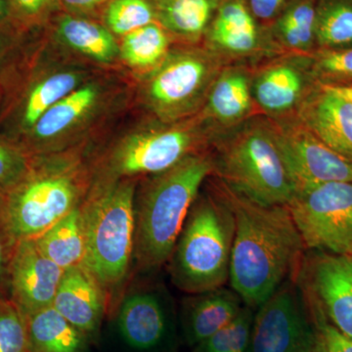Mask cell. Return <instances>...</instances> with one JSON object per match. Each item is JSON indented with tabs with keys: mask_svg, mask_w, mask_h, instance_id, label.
I'll use <instances>...</instances> for the list:
<instances>
[{
	"mask_svg": "<svg viewBox=\"0 0 352 352\" xmlns=\"http://www.w3.org/2000/svg\"><path fill=\"white\" fill-rule=\"evenodd\" d=\"M340 92L342 96L346 97L349 101L352 102V83L351 85H344V87H333Z\"/></svg>",
	"mask_w": 352,
	"mask_h": 352,
	"instance_id": "b9f144b4",
	"label": "cell"
},
{
	"mask_svg": "<svg viewBox=\"0 0 352 352\" xmlns=\"http://www.w3.org/2000/svg\"><path fill=\"white\" fill-rule=\"evenodd\" d=\"M291 0H245L252 15L264 28L278 19Z\"/></svg>",
	"mask_w": 352,
	"mask_h": 352,
	"instance_id": "f35d334b",
	"label": "cell"
},
{
	"mask_svg": "<svg viewBox=\"0 0 352 352\" xmlns=\"http://www.w3.org/2000/svg\"><path fill=\"white\" fill-rule=\"evenodd\" d=\"M310 309L316 329L315 352H352V338L331 325L320 312L312 307Z\"/></svg>",
	"mask_w": 352,
	"mask_h": 352,
	"instance_id": "d590c367",
	"label": "cell"
},
{
	"mask_svg": "<svg viewBox=\"0 0 352 352\" xmlns=\"http://www.w3.org/2000/svg\"><path fill=\"white\" fill-rule=\"evenodd\" d=\"M318 0H291L268 28L273 41L284 53L312 55L316 52L315 20Z\"/></svg>",
	"mask_w": 352,
	"mask_h": 352,
	"instance_id": "484cf974",
	"label": "cell"
},
{
	"mask_svg": "<svg viewBox=\"0 0 352 352\" xmlns=\"http://www.w3.org/2000/svg\"><path fill=\"white\" fill-rule=\"evenodd\" d=\"M29 28L12 20L0 24V74L2 68L19 48L23 34Z\"/></svg>",
	"mask_w": 352,
	"mask_h": 352,
	"instance_id": "74e56055",
	"label": "cell"
},
{
	"mask_svg": "<svg viewBox=\"0 0 352 352\" xmlns=\"http://www.w3.org/2000/svg\"><path fill=\"white\" fill-rule=\"evenodd\" d=\"M288 208L305 249L352 256V182L303 190Z\"/></svg>",
	"mask_w": 352,
	"mask_h": 352,
	"instance_id": "9c48e42d",
	"label": "cell"
},
{
	"mask_svg": "<svg viewBox=\"0 0 352 352\" xmlns=\"http://www.w3.org/2000/svg\"><path fill=\"white\" fill-rule=\"evenodd\" d=\"M3 85V82L0 80V118H1L6 103V90H4Z\"/></svg>",
	"mask_w": 352,
	"mask_h": 352,
	"instance_id": "7bdbcfd3",
	"label": "cell"
},
{
	"mask_svg": "<svg viewBox=\"0 0 352 352\" xmlns=\"http://www.w3.org/2000/svg\"><path fill=\"white\" fill-rule=\"evenodd\" d=\"M173 44L168 32L153 22L122 36L120 57L131 68L148 74L163 63Z\"/></svg>",
	"mask_w": 352,
	"mask_h": 352,
	"instance_id": "83f0119b",
	"label": "cell"
},
{
	"mask_svg": "<svg viewBox=\"0 0 352 352\" xmlns=\"http://www.w3.org/2000/svg\"><path fill=\"white\" fill-rule=\"evenodd\" d=\"M17 241L9 232L0 214V298L10 300L9 293V268Z\"/></svg>",
	"mask_w": 352,
	"mask_h": 352,
	"instance_id": "8d00e7d4",
	"label": "cell"
},
{
	"mask_svg": "<svg viewBox=\"0 0 352 352\" xmlns=\"http://www.w3.org/2000/svg\"><path fill=\"white\" fill-rule=\"evenodd\" d=\"M118 325L124 342L140 351H154L168 335V307L163 294L143 291L127 296L120 305Z\"/></svg>",
	"mask_w": 352,
	"mask_h": 352,
	"instance_id": "44dd1931",
	"label": "cell"
},
{
	"mask_svg": "<svg viewBox=\"0 0 352 352\" xmlns=\"http://www.w3.org/2000/svg\"><path fill=\"white\" fill-rule=\"evenodd\" d=\"M268 120L296 193L324 183L352 182L351 162L322 142L298 116Z\"/></svg>",
	"mask_w": 352,
	"mask_h": 352,
	"instance_id": "8fae6325",
	"label": "cell"
},
{
	"mask_svg": "<svg viewBox=\"0 0 352 352\" xmlns=\"http://www.w3.org/2000/svg\"><path fill=\"white\" fill-rule=\"evenodd\" d=\"M7 102L0 118V133L19 143L44 113L85 83V74L62 69L29 76Z\"/></svg>",
	"mask_w": 352,
	"mask_h": 352,
	"instance_id": "9a60e30c",
	"label": "cell"
},
{
	"mask_svg": "<svg viewBox=\"0 0 352 352\" xmlns=\"http://www.w3.org/2000/svg\"><path fill=\"white\" fill-rule=\"evenodd\" d=\"M0 352H28L25 316L8 298H0Z\"/></svg>",
	"mask_w": 352,
	"mask_h": 352,
	"instance_id": "836d02e7",
	"label": "cell"
},
{
	"mask_svg": "<svg viewBox=\"0 0 352 352\" xmlns=\"http://www.w3.org/2000/svg\"><path fill=\"white\" fill-rule=\"evenodd\" d=\"M254 308L244 305L233 321L195 346L194 352H245L251 337Z\"/></svg>",
	"mask_w": 352,
	"mask_h": 352,
	"instance_id": "4dcf8cb0",
	"label": "cell"
},
{
	"mask_svg": "<svg viewBox=\"0 0 352 352\" xmlns=\"http://www.w3.org/2000/svg\"><path fill=\"white\" fill-rule=\"evenodd\" d=\"M101 90L95 83H83L46 111L19 144L31 156L44 155L53 143L61 140L94 113Z\"/></svg>",
	"mask_w": 352,
	"mask_h": 352,
	"instance_id": "ac0fdd59",
	"label": "cell"
},
{
	"mask_svg": "<svg viewBox=\"0 0 352 352\" xmlns=\"http://www.w3.org/2000/svg\"><path fill=\"white\" fill-rule=\"evenodd\" d=\"M55 34L69 50L100 64H112L120 57V45L105 25L74 14L57 18Z\"/></svg>",
	"mask_w": 352,
	"mask_h": 352,
	"instance_id": "cb8c5ba5",
	"label": "cell"
},
{
	"mask_svg": "<svg viewBox=\"0 0 352 352\" xmlns=\"http://www.w3.org/2000/svg\"><path fill=\"white\" fill-rule=\"evenodd\" d=\"M311 309L296 279H289L258 308L245 352H315Z\"/></svg>",
	"mask_w": 352,
	"mask_h": 352,
	"instance_id": "30bf717a",
	"label": "cell"
},
{
	"mask_svg": "<svg viewBox=\"0 0 352 352\" xmlns=\"http://www.w3.org/2000/svg\"><path fill=\"white\" fill-rule=\"evenodd\" d=\"M111 0H60L62 7H65L69 14L78 15V14L91 12L95 9L103 6H107Z\"/></svg>",
	"mask_w": 352,
	"mask_h": 352,
	"instance_id": "ab89813d",
	"label": "cell"
},
{
	"mask_svg": "<svg viewBox=\"0 0 352 352\" xmlns=\"http://www.w3.org/2000/svg\"><path fill=\"white\" fill-rule=\"evenodd\" d=\"M85 175L78 162L32 156L22 180L0 197V214L14 239H34L82 205Z\"/></svg>",
	"mask_w": 352,
	"mask_h": 352,
	"instance_id": "8992f818",
	"label": "cell"
},
{
	"mask_svg": "<svg viewBox=\"0 0 352 352\" xmlns=\"http://www.w3.org/2000/svg\"><path fill=\"white\" fill-rule=\"evenodd\" d=\"M104 25L113 36H124L155 22L150 0H111L103 11Z\"/></svg>",
	"mask_w": 352,
	"mask_h": 352,
	"instance_id": "f546056e",
	"label": "cell"
},
{
	"mask_svg": "<svg viewBox=\"0 0 352 352\" xmlns=\"http://www.w3.org/2000/svg\"><path fill=\"white\" fill-rule=\"evenodd\" d=\"M298 117L322 142L352 163V102L335 87L319 85Z\"/></svg>",
	"mask_w": 352,
	"mask_h": 352,
	"instance_id": "d6986e66",
	"label": "cell"
},
{
	"mask_svg": "<svg viewBox=\"0 0 352 352\" xmlns=\"http://www.w3.org/2000/svg\"><path fill=\"white\" fill-rule=\"evenodd\" d=\"M226 66L203 44H173L163 63L146 76L142 88L146 107L166 124L195 117Z\"/></svg>",
	"mask_w": 352,
	"mask_h": 352,
	"instance_id": "52a82bcc",
	"label": "cell"
},
{
	"mask_svg": "<svg viewBox=\"0 0 352 352\" xmlns=\"http://www.w3.org/2000/svg\"><path fill=\"white\" fill-rule=\"evenodd\" d=\"M82 205L34 239L39 250L63 270L82 263L85 258V229Z\"/></svg>",
	"mask_w": 352,
	"mask_h": 352,
	"instance_id": "4316f807",
	"label": "cell"
},
{
	"mask_svg": "<svg viewBox=\"0 0 352 352\" xmlns=\"http://www.w3.org/2000/svg\"><path fill=\"white\" fill-rule=\"evenodd\" d=\"M252 68L226 65L215 78L203 108L197 113L210 138L261 115L252 97Z\"/></svg>",
	"mask_w": 352,
	"mask_h": 352,
	"instance_id": "e0dca14e",
	"label": "cell"
},
{
	"mask_svg": "<svg viewBox=\"0 0 352 352\" xmlns=\"http://www.w3.org/2000/svg\"><path fill=\"white\" fill-rule=\"evenodd\" d=\"M32 159L19 143L0 133V197L24 178L31 168Z\"/></svg>",
	"mask_w": 352,
	"mask_h": 352,
	"instance_id": "d6a6232c",
	"label": "cell"
},
{
	"mask_svg": "<svg viewBox=\"0 0 352 352\" xmlns=\"http://www.w3.org/2000/svg\"><path fill=\"white\" fill-rule=\"evenodd\" d=\"M15 20L25 27L41 24L62 9L60 0H10Z\"/></svg>",
	"mask_w": 352,
	"mask_h": 352,
	"instance_id": "e575fe53",
	"label": "cell"
},
{
	"mask_svg": "<svg viewBox=\"0 0 352 352\" xmlns=\"http://www.w3.org/2000/svg\"><path fill=\"white\" fill-rule=\"evenodd\" d=\"M235 229L232 208L210 175L190 208L168 261L176 288L195 295L226 286Z\"/></svg>",
	"mask_w": 352,
	"mask_h": 352,
	"instance_id": "3957f363",
	"label": "cell"
},
{
	"mask_svg": "<svg viewBox=\"0 0 352 352\" xmlns=\"http://www.w3.org/2000/svg\"><path fill=\"white\" fill-rule=\"evenodd\" d=\"M203 44L226 65L254 67L283 54L259 24L245 0H222L206 32Z\"/></svg>",
	"mask_w": 352,
	"mask_h": 352,
	"instance_id": "5bb4252c",
	"label": "cell"
},
{
	"mask_svg": "<svg viewBox=\"0 0 352 352\" xmlns=\"http://www.w3.org/2000/svg\"><path fill=\"white\" fill-rule=\"evenodd\" d=\"M15 20L10 0H0V24Z\"/></svg>",
	"mask_w": 352,
	"mask_h": 352,
	"instance_id": "60d3db41",
	"label": "cell"
},
{
	"mask_svg": "<svg viewBox=\"0 0 352 352\" xmlns=\"http://www.w3.org/2000/svg\"><path fill=\"white\" fill-rule=\"evenodd\" d=\"M296 280L310 307L352 338V256L307 250Z\"/></svg>",
	"mask_w": 352,
	"mask_h": 352,
	"instance_id": "4fadbf2b",
	"label": "cell"
},
{
	"mask_svg": "<svg viewBox=\"0 0 352 352\" xmlns=\"http://www.w3.org/2000/svg\"><path fill=\"white\" fill-rule=\"evenodd\" d=\"M52 307L78 330L90 336L100 326L106 294L80 263L64 270Z\"/></svg>",
	"mask_w": 352,
	"mask_h": 352,
	"instance_id": "ffe728a7",
	"label": "cell"
},
{
	"mask_svg": "<svg viewBox=\"0 0 352 352\" xmlns=\"http://www.w3.org/2000/svg\"><path fill=\"white\" fill-rule=\"evenodd\" d=\"M212 175L264 206L288 207L296 191L280 157L270 120L256 115L210 138Z\"/></svg>",
	"mask_w": 352,
	"mask_h": 352,
	"instance_id": "277c9868",
	"label": "cell"
},
{
	"mask_svg": "<svg viewBox=\"0 0 352 352\" xmlns=\"http://www.w3.org/2000/svg\"><path fill=\"white\" fill-rule=\"evenodd\" d=\"M25 319L28 352L87 351V333L69 323L52 305Z\"/></svg>",
	"mask_w": 352,
	"mask_h": 352,
	"instance_id": "d4e9b609",
	"label": "cell"
},
{
	"mask_svg": "<svg viewBox=\"0 0 352 352\" xmlns=\"http://www.w3.org/2000/svg\"><path fill=\"white\" fill-rule=\"evenodd\" d=\"M317 82L328 87L352 83V46L337 50H317L311 55Z\"/></svg>",
	"mask_w": 352,
	"mask_h": 352,
	"instance_id": "1f68e13d",
	"label": "cell"
},
{
	"mask_svg": "<svg viewBox=\"0 0 352 352\" xmlns=\"http://www.w3.org/2000/svg\"><path fill=\"white\" fill-rule=\"evenodd\" d=\"M212 173V157L206 150L148 176L135 195L133 258L139 268L156 270L168 263L190 208Z\"/></svg>",
	"mask_w": 352,
	"mask_h": 352,
	"instance_id": "7a4b0ae2",
	"label": "cell"
},
{
	"mask_svg": "<svg viewBox=\"0 0 352 352\" xmlns=\"http://www.w3.org/2000/svg\"><path fill=\"white\" fill-rule=\"evenodd\" d=\"M210 139L198 115L173 124L156 120L113 148L106 160L105 182L163 173L190 155L208 150Z\"/></svg>",
	"mask_w": 352,
	"mask_h": 352,
	"instance_id": "ba28073f",
	"label": "cell"
},
{
	"mask_svg": "<svg viewBox=\"0 0 352 352\" xmlns=\"http://www.w3.org/2000/svg\"><path fill=\"white\" fill-rule=\"evenodd\" d=\"M135 179L98 183L82 204L85 254L82 265L106 295L124 283L134 256Z\"/></svg>",
	"mask_w": 352,
	"mask_h": 352,
	"instance_id": "5b68a950",
	"label": "cell"
},
{
	"mask_svg": "<svg viewBox=\"0 0 352 352\" xmlns=\"http://www.w3.org/2000/svg\"><path fill=\"white\" fill-rule=\"evenodd\" d=\"M63 273L36 241H19L9 268L10 300L24 316L51 307Z\"/></svg>",
	"mask_w": 352,
	"mask_h": 352,
	"instance_id": "2e32d148",
	"label": "cell"
},
{
	"mask_svg": "<svg viewBox=\"0 0 352 352\" xmlns=\"http://www.w3.org/2000/svg\"><path fill=\"white\" fill-rule=\"evenodd\" d=\"M315 36L317 50L351 47L352 0H318Z\"/></svg>",
	"mask_w": 352,
	"mask_h": 352,
	"instance_id": "f1b7e54d",
	"label": "cell"
},
{
	"mask_svg": "<svg viewBox=\"0 0 352 352\" xmlns=\"http://www.w3.org/2000/svg\"><path fill=\"white\" fill-rule=\"evenodd\" d=\"M244 305L240 296L226 286L189 296L183 305L187 342L197 346L207 340L233 321Z\"/></svg>",
	"mask_w": 352,
	"mask_h": 352,
	"instance_id": "7402d4cb",
	"label": "cell"
},
{
	"mask_svg": "<svg viewBox=\"0 0 352 352\" xmlns=\"http://www.w3.org/2000/svg\"><path fill=\"white\" fill-rule=\"evenodd\" d=\"M319 85L311 55L283 53L252 68V97L259 113L268 119L298 116Z\"/></svg>",
	"mask_w": 352,
	"mask_h": 352,
	"instance_id": "7c38bea8",
	"label": "cell"
},
{
	"mask_svg": "<svg viewBox=\"0 0 352 352\" xmlns=\"http://www.w3.org/2000/svg\"><path fill=\"white\" fill-rule=\"evenodd\" d=\"M214 177L235 217L229 283L245 305L258 309L296 279L307 249L288 207L256 203Z\"/></svg>",
	"mask_w": 352,
	"mask_h": 352,
	"instance_id": "6da1fadb",
	"label": "cell"
},
{
	"mask_svg": "<svg viewBox=\"0 0 352 352\" xmlns=\"http://www.w3.org/2000/svg\"><path fill=\"white\" fill-rule=\"evenodd\" d=\"M155 22L176 44L203 43L222 0H150Z\"/></svg>",
	"mask_w": 352,
	"mask_h": 352,
	"instance_id": "603a6c76",
	"label": "cell"
}]
</instances>
